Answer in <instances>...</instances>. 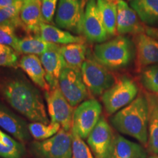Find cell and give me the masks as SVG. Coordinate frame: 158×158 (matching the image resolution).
<instances>
[{"instance_id":"9a60e30c","label":"cell","mask_w":158,"mask_h":158,"mask_svg":"<svg viewBox=\"0 0 158 158\" xmlns=\"http://www.w3.org/2000/svg\"><path fill=\"white\" fill-rule=\"evenodd\" d=\"M59 48L60 46L50 49L40 56V59L45 70V79L51 90L59 86V77L62 69L65 67V63Z\"/></svg>"},{"instance_id":"f546056e","label":"cell","mask_w":158,"mask_h":158,"mask_svg":"<svg viewBox=\"0 0 158 158\" xmlns=\"http://www.w3.org/2000/svg\"><path fill=\"white\" fill-rule=\"evenodd\" d=\"M72 133L73 158H94L91 153L89 148L74 130L71 129Z\"/></svg>"},{"instance_id":"8d00e7d4","label":"cell","mask_w":158,"mask_h":158,"mask_svg":"<svg viewBox=\"0 0 158 158\" xmlns=\"http://www.w3.org/2000/svg\"><path fill=\"white\" fill-rule=\"evenodd\" d=\"M109 1H111V2H114V1H116V0H109Z\"/></svg>"},{"instance_id":"484cf974","label":"cell","mask_w":158,"mask_h":158,"mask_svg":"<svg viewBox=\"0 0 158 158\" xmlns=\"http://www.w3.org/2000/svg\"><path fill=\"white\" fill-rule=\"evenodd\" d=\"M23 153L22 144L0 130V157L21 158Z\"/></svg>"},{"instance_id":"74e56055","label":"cell","mask_w":158,"mask_h":158,"mask_svg":"<svg viewBox=\"0 0 158 158\" xmlns=\"http://www.w3.org/2000/svg\"><path fill=\"white\" fill-rule=\"evenodd\" d=\"M127 1H130V2H131V1H133V0H127Z\"/></svg>"},{"instance_id":"3957f363","label":"cell","mask_w":158,"mask_h":158,"mask_svg":"<svg viewBox=\"0 0 158 158\" xmlns=\"http://www.w3.org/2000/svg\"><path fill=\"white\" fill-rule=\"evenodd\" d=\"M135 55L134 43L124 36H118L106 42L99 43L94 48L96 60L106 68L112 70L127 67Z\"/></svg>"},{"instance_id":"52a82bcc","label":"cell","mask_w":158,"mask_h":158,"mask_svg":"<svg viewBox=\"0 0 158 158\" xmlns=\"http://www.w3.org/2000/svg\"><path fill=\"white\" fill-rule=\"evenodd\" d=\"M102 106L94 99L81 102L74 110L72 129L82 139L88 138L100 118Z\"/></svg>"},{"instance_id":"4dcf8cb0","label":"cell","mask_w":158,"mask_h":158,"mask_svg":"<svg viewBox=\"0 0 158 158\" xmlns=\"http://www.w3.org/2000/svg\"><path fill=\"white\" fill-rule=\"evenodd\" d=\"M19 53L11 47L0 44V68L19 67Z\"/></svg>"},{"instance_id":"7c38bea8","label":"cell","mask_w":158,"mask_h":158,"mask_svg":"<svg viewBox=\"0 0 158 158\" xmlns=\"http://www.w3.org/2000/svg\"><path fill=\"white\" fill-rule=\"evenodd\" d=\"M114 138L111 127L102 116L87 138V143L95 158H110Z\"/></svg>"},{"instance_id":"7a4b0ae2","label":"cell","mask_w":158,"mask_h":158,"mask_svg":"<svg viewBox=\"0 0 158 158\" xmlns=\"http://www.w3.org/2000/svg\"><path fill=\"white\" fill-rule=\"evenodd\" d=\"M110 121L118 132L135 138L142 144H147L149 103L146 94H138L131 103L116 112Z\"/></svg>"},{"instance_id":"83f0119b","label":"cell","mask_w":158,"mask_h":158,"mask_svg":"<svg viewBox=\"0 0 158 158\" xmlns=\"http://www.w3.org/2000/svg\"><path fill=\"white\" fill-rule=\"evenodd\" d=\"M140 81L149 93L158 96V64L147 67L139 73Z\"/></svg>"},{"instance_id":"1f68e13d","label":"cell","mask_w":158,"mask_h":158,"mask_svg":"<svg viewBox=\"0 0 158 158\" xmlns=\"http://www.w3.org/2000/svg\"><path fill=\"white\" fill-rule=\"evenodd\" d=\"M15 28L9 23L0 25V44L11 47L17 51L20 38L15 34Z\"/></svg>"},{"instance_id":"d590c367","label":"cell","mask_w":158,"mask_h":158,"mask_svg":"<svg viewBox=\"0 0 158 158\" xmlns=\"http://www.w3.org/2000/svg\"><path fill=\"white\" fill-rule=\"evenodd\" d=\"M151 158H158V156H154V157H152Z\"/></svg>"},{"instance_id":"e0dca14e","label":"cell","mask_w":158,"mask_h":158,"mask_svg":"<svg viewBox=\"0 0 158 158\" xmlns=\"http://www.w3.org/2000/svg\"><path fill=\"white\" fill-rule=\"evenodd\" d=\"M0 127L20 141L29 139L28 126L6 106L0 103Z\"/></svg>"},{"instance_id":"ac0fdd59","label":"cell","mask_w":158,"mask_h":158,"mask_svg":"<svg viewBox=\"0 0 158 158\" xmlns=\"http://www.w3.org/2000/svg\"><path fill=\"white\" fill-rule=\"evenodd\" d=\"M20 67L31 81L45 92H50L51 88L45 79V73L40 58L36 55H23L19 62Z\"/></svg>"},{"instance_id":"ba28073f","label":"cell","mask_w":158,"mask_h":158,"mask_svg":"<svg viewBox=\"0 0 158 158\" xmlns=\"http://www.w3.org/2000/svg\"><path fill=\"white\" fill-rule=\"evenodd\" d=\"M59 87L72 107H76L88 97V89L78 69L65 66L59 77Z\"/></svg>"},{"instance_id":"277c9868","label":"cell","mask_w":158,"mask_h":158,"mask_svg":"<svg viewBox=\"0 0 158 158\" xmlns=\"http://www.w3.org/2000/svg\"><path fill=\"white\" fill-rule=\"evenodd\" d=\"M138 93L136 83L129 77L123 76L102 94V101L106 112L113 114L131 103Z\"/></svg>"},{"instance_id":"e575fe53","label":"cell","mask_w":158,"mask_h":158,"mask_svg":"<svg viewBox=\"0 0 158 158\" xmlns=\"http://www.w3.org/2000/svg\"><path fill=\"white\" fill-rule=\"evenodd\" d=\"M19 0H0V9L5 8L10 6L14 5Z\"/></svg>"},{"instance_id":"6da1fadb","label":"cell","mask_w":158,"mask_h":158,"mask_svg":"<svg viewBox=\"0 0 158 158\" xmlns=\"http://www.w3.org/2000/svg\"><path fill=\"white\" fill-rule=\"evenodd\" d=\"M0 97L30 121L50 124L40 93L21 75L0 70Z\"/></svg>"},{"instance_id":"d4e9b609","label":"cell","mask_w":158,"mask_h":158,"mask_svg":"<svg viewBox=\"0 0 158 158\" xmlns=\"http://www.w3.org/2000/svg\"><path fill=\"white\" fill-rule=\"evenodd\" d=\"M97 4L102 23L108 36H114L116 31L117 7L116 2L109 0H97Z\"/></svg>"},{"instance_id":"f1b7e54d","label":"cell","mask_w":158,"mask_h":158,"mask_svg":"<svg viewBox=\"0 0 158 158\" xmlns=\"http://www.w3.org/2000/svg\"><path fill=\"white\" fill-rule=\"evenodd\" d=\"M23 0H19L14 5L0 9V25L9 23L16 28L21 27V20H20V12L23 5Z\"/></svg>"},{"instance_id":"2e32d148","label":"cell","mask_w":158,"mask_h":158,"mask_svg":"<svg viewBox=\"0 0 158 158\" xmlns=\"http://www.w3.org/2000/svg\"><path fill=\"white\" fill-rule=\"evenodd\" d=\"M19 17L22 28L27 32L40 35V26L44 23L41 13V0H23Z\"/></svg>"},{"instance_id":"44dd1931","label":"cell","mask_w":158,"mask_h":158,"mask_svg":"<svg viewBox=\"0 0 158 158\" xmlns=\"http://www.w3.org/2000/svg\"><path fill=\"white\" fill-rule=\"evenodd\" d=\"M149 103V125L148 138L149 149L158 155V96L152 93L146 94Z\"/></svg>"},{"instance_id":"d6986e66","label":"cell","mask_w":158,"mask_h":158,"mask_svg":"<svg viewBox=\"0 0 158 158\" xmlns=\"http://www.w3.org/2000/svg\"><path fill=\"white\" fill-rule=\"evenodd\" d=\"M40 37L46 42L56 45H68L72 43H82L85 38L72 35L70 31L62 30L59 27L43 23L40 26Z\"/></svg>"},{"instance_id":"836d02e7","label":"cell","mask_w":158,"mask_h":158,"mask_svg":"<svg viewBox=\"0 0 158 158\" xmlns=\"http://www.w3.org/2000/svg\"><path fill=\"white\" fill-rule=\"evenodd\" d=\"M145 33L152 38L158 41V28L155 27H145Z\"/></svg>"},{"instance_id":"4fadbf2b","label":"cell","mask_w":158,"mask_h":158,"mask_svg":"<svg viewBox=\"0 0 158 158\" xmlns=\"http://www.w3.org/2000/svg\"><path fill=\"white\" fill-rule=\"evenodd\" d=\"M133 43L135 50V69L140 73L151 65L158 64V41L145 32L135 35Z\"/></svg>"},{"instance_id":"ffe728a7","label":"cell","mask_w":158,"mask_h":158,"mask_svg":"<svg viewBox=\"0 0 158 158\" xmlns=\"http://www.w3.org/2000/svg\"><path fill=\"white\" fill-rule=\"evenodd\" d=\"M145 152L139 144L121 135H114L110 158H144Z\"/></svg>"},{"instance_id":"603a6c76","label":"cell","mask_w":158,"mask_h":158,"mask_svg":"<svg viewBox=\"0 0 158 158\" xmlns=\"http://www.w3.org/2000/svg\"><path fill=\"white\" fill-rule=\"evenodd\" d=\"M59 45L46 42L39 35H27L19 39L17 52L24 55H40L50 49L56 48Z\"/></svg>"},{"instance_id":"5bb4252c","label":"cell","mask_w":158,"mask_h":158,"mask_svg":"<svg viewBox=\"0 0 158 158\" xmlns=\"http://www.w3.org/2000/svg\"><path fill=\"white\" fill-rule=\"evenodd\" d=\"M117 19L116 31L118 35H138L145 32L146 26L141 22L136 12L124 0H116Z\"/></svg>"},{"instance_id":"5b68a950","label":"cell","mask_w":158,"mask_h":158,"mask_svg":"<svg viewBox=\"0 0 158 158\" xmlns=\"http://www.w3.org/2000/svg\"><path fill=\"white\" fill-rule=\"evenodd\" d=\"M81 72L88 91L94 96L102 95L116 82L114 75L108 68L93 59L85 60Z\"/></svg>"},{"instance_id":"30bf717a","label":"cell","mask_w":158,"mask_h":158,"mask_svg":"<svg viewBox=\"0 0 158 158\" xmlns=\"http://www.w3.org/2000/svg\"><path fill=\"white\" fill-rule=\"evenodd\" d=\"M34 147L43 158H71L72 133L71 131L60 129L56 135L48 139L35 142Z\"/></svg>"},{"instance_id":"cb8c5ba5","label":"cell","mask_w":158,"mask_h":158,"mask_svg":"<svg viewBox=\"0 0 158 158\" xmlns=\"http://www.w3.org/2000/svg\"><path fill=\"white\" fill-rule=\"evenodd\" d=\"M65 66L80 70L86 59V46L84 43L64 45L59 48Z\"/></svg>"},{"instance_id":"7402d4cb","label":"cell","mask_w":158,"mask_h":158,"mask_svg":"<svg viewBox=\"0 0 158 158\" xmlns=\"http://www.w3.org/2000/svg\"><path fill=\"white\" fill-rule=\"evenodd\" d=\"M130 5L144 25H158V0H133Z\"/></svg>"},{"instance_id":"8fae6325","label":"cell","mask_w":158,"mask_h":158,"mask_svg":"<svg viewBox=\"0 0 158 158\" xmlns=\"http://www.w3.org/2000/svg\"><path fill=\"white\" fill-rule=\"evenodd\" d=\"M82 34L85 39L92 43H102L108 36L99 12L97 0H88L82 23Z\"/></svg>"},{"instance_id":"4316f807","label":"cell","mask_w":158,"mask_h":158,"mask_svg":"<svg viewBox=\"0 0 158 158\" xmlns=\"http://www.w3.org/2000/svg\"><path fill=\"white\" fill-rule=\"evenodd\" d=\"M61 126L56 123L45 124L40 122H32L28 124L29 133L36 140H46L54 136L60 130Z\"/></svg>"},{"instance_id":"9c48e42d","label":"cell","mask_w":158,"mask_h":158,"mask_svg":"<svg viewBox=\"0 0 158 158\" xmlns=\"http://www.w3.org/2000/svg\"><path fill=\"white\" fill-rule=\"evenodd\" d=\"M51 123L59 124L62 129L71 131L73 117V107L70 106L58 87L45 92Z\"/></svg>"},{"instance_id":"d6a6232c","label":"cell","mask_w":158,"mask_h":158,"mask_svg":"<svg viewBox=\"0 0 158 158\" xmlns=\"http://www.w3.org/2000/svg\"><path fill=\"white\" fill-rule=\"evenodd\" d=\"M58 0H41V13L43 22L51 23L53 22Z\"/></svg>"},{"instance_id":"8992f818","label":"cell","mask_w":158,"mask_h":158,"mask_svg":"<svg viewBox=\"0 0 158 158\" xmlns=\"http://www.w3.org/2000/svg\"><path fill=\"white\" fill-rule=\"evenodd\" d=\"M86 5L84 0H59L55 18L59 28L82 34Z\"/></svg>"}]
</instances>
